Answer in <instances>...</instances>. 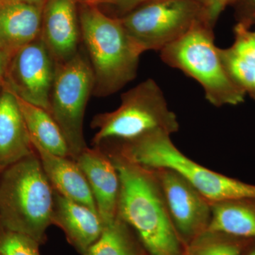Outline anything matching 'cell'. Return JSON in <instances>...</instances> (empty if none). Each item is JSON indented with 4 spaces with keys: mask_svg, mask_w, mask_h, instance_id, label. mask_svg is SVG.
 <instances>
[{
    "mask_svg": "<svg viewBox=\"0 0 255 255\" xmlns=\"http://www.w3.org/2000/svg\"><path fill=\"white\" fill-rule=\"evenodd\" d=\"M94 86L91 65L81 52L68 61L55 63L49 113L63 132L74 160L88 147L84 135L83 124Z\"/></svg>",
    "mask_w": 255,
    "mask_h": 255,
    "instance_id": "obj_7",
    "label": "cell"
},
{
    "mask_svg": "<svg viewBox=\"0 0 255 255\" xmlns=\"http://www.w3.org/2000/svg\"><path fill=\"white\" fill-rule=\"evenodd\" d=\"M152 170L158 179L172 223L186 246L209 228L211 203L177 172L167 169Z\"/></svg>",
    "mask_w": 255,
    "mask_h": 255,
    "instance_id": "obj_10",
    "label": "cell"
},
{
    "mask_svg": "<svg viewBox=\"0 0 255 255\" xmlns=\"http://www.w3.org/2000/svg\"><path fill=\"white\" fill-rule=\"evenodd\" d=\"M209 231L243 239H255V199L211 203Z\"/></svg>",
    "mask_w": 255,
    "mask_h": 255,
    "instance_id": "obj_17",
    "label": "cell"
},
{
    "mask_svg": "<svg viewBox=\"0 0 255 255\" xmlns=\"http://www.w3.org/2000/svg\"><path fill=\"white\" fill-rule=\"evenodd\" d=\"M43 6L0 4V51L10 55L41 36Z\"/></svg>",
    "mask_w": 255,
    "mask_h": 255,
    "instance_id": "obj_15",
    "label": "cell"
},
{
    "mask_svg": "<svg viewBox=\"0 0 255 255\" xmlns=\"http://www.w3.org/2000/svg\"><path fill=\"white\" fill-rule=\"evenodd\" d=\"M36 240L0 225V255H41Z\"/></svg>",
    "mask_w": 255,
    "mask_h": 255,
    "instance_id": "obj_22",
    "label": "cell"
},
{
    "mask_svg": "<svg viewBox=\"0 0 255 255\" xmlns=\"http://www.w3.org/2000/svg\"><path fill=\"white\" fill-rule=\"evenodd\" d=\"M220 55L231 78L255 100V65L246 63L233 54L229 48H219Z\"/></svg>",
    "mask_w": 255,
    "mask_h": 255,
    "instance_id": "obj_21",
    "label": "cell"
},
{
    "mask_svg": "<svg viewBox=\"0 0 255 255\" xmlns=\"http://www.w3.org/2000/svg\"><path fill=\"white\" fill-rule=\"evenodd\" d=\"M46 1V0H0V4L7 2H20L43 6Z\"/></svg>",
    "mask_w": 255,
    "mask_h": 255,
    "instance_id": "obj_27",
    "label": "cell"
},
{
    "mask_svg": "<svg viewBox=\"0 0 255 255\" xmlns=\"http://www.w3.org/2000/svg\"><path fill=\"white\" fill-rule=\"evenodd\" d=\"M102 147L118 171L119 217L136 234L149 255H184L185 247L171 220L155 172L113 148Z\"/></svg>",
    "mask_w": 255,
    "mask_h": 255,
    "instance_id": "obj_1",
    "label": "cell"
},
{
    "mask_svg": "<svg viewBox=\"0 0 255 255\" xmlns=\"http://www.w3.org/2000/svg\"><path fill=\"white\" fill-rule=\"evenodd\" d=\"M80 3H87V4H100L107 3L110 0H77Z\"/></svg>",
    "mask_w": 255,
    "mask_h": 255,
    "instance_id": "obj_28",
    "label": "cell"
},
{
    "mask_svg": "<svg viewBox=\"0 0 255 255\" xmlns=\"http://www.w3.org/2000/svg\"><path fill=\"white\" fill-rule=\"evenodd\" d=\"M247 240L206 230L188 243L184 255H241Z\"/></svg>",
    "mask_w": 255,
    "mask_h": 255,
    "instance_id": "obj_20",
    "label": "cell"
},
{
    "mask_svg": "<svg viewBox=\"0 0 255 255\" xmlns=\"http://www.w3.org/2000/svg\"><path fill=\"white\" fill-rule=\"evenodd\" d=\"M255 255V249H253V251L250 252L249 253H248V255Z\"/></svg>",
    "mask_w": 255,
    "mask_h": 255,
    "instance_id": "obj_29",
    "label": "cell"
},
{
    "mask_svg": "<svg viewBox=\"0 0 255 255\" xmlns=\"http://www.w3.org/2000/svg\"><path fill=\"white\" fill-rule=\"evenodd\" d=\"M234 1L236 0H201L204 19L214 26L216 19L225 7Z\"/></svg>",
    "mask_w": 255,
    "mask_h": 255,
    "instance_id": "obj_24",
    "label": "cell"
},
{
    "mask_svg": "<svg viewBox=\"0 0 255 255\" xmlns=\"http://www.w3.org/2000/svg\"><path fill=\"white\" fill-rule=\"evenodd\" d=\"M229 49L240 59L255 65V37L245 23H238L235 28V41Z\"/></svg>",
    "mask_w": 255,
    "mask_h": 255,
    "instance_id": "obj_23",
    "label": "cell"
},
{
    "mask_svg": "<svg viewBox=\"0 0 255 255\" xmlns=\"http://www.w3.org/2000/svg\"><path fill=\"white\" fill-rule=\"evenodd\" d=\"M10 56L11 55L7 53L0 51V91L2 88L3 84H4L5 74H6Z\"/></svg>",
    "mask_w": 255,
    "mask_h": 255,
    "instance_id": "obj_26",
    "label": "cell"
},
{
    "mask_svg": "<svg viewBox=\"0 0 255 255\" xmlns=\"http://www.w3.org/2000/svg\"><path fill=\"white\" fill-rule=\"evenodd\" d=\"M36 152L14 94L0 91V165L6 168Z\"/></svg>",
    "mask_w": 255,
    "mask_h": 255,
    "instance_id": "obj_14",
    "label": "cell"
},
{
    "mask_svg": "<svg viewBox=\"0 0 255 255\" xmlns=\"http://www.w3.org/2000/svg\"><path fill=\"white\" fill-rule=\"evenodd\" d=\"M155 0H110L108 4H114L121 12L127 14L140 5Z\"/></svg>",
    "mask_w": 255,
    "mask_h": 255,
    "instance_id": "obj_25",
    "label": "cell"
},
{
    "mask_svg": "<svg viewBox=\"0 0 255 255\" xmlns=\"http://www.w3.org/2000/svg\"><path fill=\"white\" fill-rule=\"evenodd\" d=\"M253 35H254V36L255 37V31H253Z\"/></svg>",
    "mask_w": 255,
    "mask_h": 255,
    "instance_id": "obj_31",
    "label": "cell"
},
{
    "mask_svg": "<svg viewBox=\"0 0 255 255\" xmlns=\"http://www.w3.org/2000/svg\"><path fill=\"white\" fill-rule=\"evenodd\" d=\"M86 177L97 211L107 225L118 216L120 179L107 151L101 146L87 147L75 159Z\"/></svg>",
    "mask_w": 255,
    "mask_h": 255,
    "instance_id": "obj_12",
    "label": "cell"
},
{
    "mask_svg": "<svg viewBox=\"0 0 255 255\" xmlns=\"http://www.w3.org/2000/svg\"><path fill=\"white\" fill-rule=\"evenodd\" d=\"M91 126L97 130L93 146L130 142L155 132L172 135L179 127L177 115L169 110L163 92L152 79L122 94L118 108L97 114Z\"/></svg>",
    "mask_w": 255,
    "mask_h": 255,
    "instance_id": "obj_6",
    "label": "cell"
},
{
    "mask_svg": "<svg viewBox=\"0 0 255 255\" xmlns=\"http://www.w3.org/2000/svg\"><path fill=\"white\" fill-rule=\"evenodd\" d=\"M16 97L31 140L53 155L72 158L63 132L51 114Z\"/></svg>",
    "mask_w": 255,
    "mask_h": 255,
    "instance_id": "obj_18",
    "label": "cell"
},
{
    "mask_svg": "<svg viewBox=\"0 0 255 255\" xmlns=\"http://www.w3.org/2000/svg\"><path fill=\"white\" fill-rule=\"evenodd\" d=\"M171 135L155 132L114 147L127 159L151 169H167L192 184L211 203L255 199V185L217 173L196 163L174 145Z\"/></svg>",
    "mask_w": 255,
    "mask_h": 255,
    "instance_id": "obj_4",
    "label": "cell"
},
{
    "mask_svg": "<svg viewBox=\"0 0 255 255\" xmlns=\"http://www.w3.org/2000/svg\"><path fill=\"white\" fill-rule=\"evenodd\" d=\"M53 194L36 152L8 166L0 177V225L45 244Z\"/></svg>",
    "mask_w": 255,
    "mask_h": 255,
    "instance_id": "obj_3",
    "label": "cell"
},
{
    "mask_svg": "<svg viewBox=\"0 0 255 255\" xmlns=\"http://www.w3.org/2000/svg\"><path fill=\"white\" fill-rule=\"evenodd\" d=\"M203 18L200 0H155L119 19L142 51H161L177 41Z\"/></svg>",
    "mask_w": 255,
    "mask_h": 255,
    "instance_id": "obj_8",
    "label": "cell"
},
{
    "mask_svg": "<svg viewBox=\"0 0 255 255\" xmlns=\"http://www.w3.org/2000/svg\"><path fill=\"white\" fill-rule=\"evenodd\" d=\"M4 170V168L0 165V177H1V174L2 173V171Z\"/></svg>",
    "mask_w": 255,
    "mask_h": 255,
    "instance_id": "obj_30",
    "label": "cell"
},
{
    "mask_svg": "<svg viewBox=\"0 0 255 255\" xmlns=\"http://www.w3.org/2000/svg\"><path fill=\"white\" fill-rule=\"evenodd\" d=\"M42 167L54 190L98 212L91 189L76 161L53 155L32 140Z\"/></svg>",
    "mask_w": 255,
    "mask_h": 255,
    "instance_id": "obj_16",
    "label": "cell"
},
{
    "mask_svg": "<svg viewBox=\"0 0 255 255\" xmlns=\"http://www.w3.org/2000/svg\"><path fill=\"white\" fill-rule=\"evenodd\" d=\"M52 225L65 233L67 240L82 255L98 241L105 224L98 212L54 190Z\"/></svg>",
    "mask_w": 255,
    "mask_h": 255,
    "instance_id": "obj_13",
    "label": "cell"
},
{
    "mask_svg": "<svg viewBox=\"0 0 255 255\" xmlns=\"http://www.w3.org/2000/svg\"><path fill=\"white\" fill-rule=\"evenodd\" d=\"M213 28L199 18L186 34L159 51L161 58L199 83L211 105H240L247 94L226 70L215 44Z\"/></svg>",
    "mask_w": 255,
    "mask_h": 255,
    "instance_id": "obj_5",
    "label": "cell"
},
{
    "mask_svg": "<svg viewBox=\"0 0 255 255\" xmlns=\"http://www.w3.org/2000/svg\"><path fill=\"white\" fill-rule=\"evenodd\" d=\"M82 41L93 72V95L117 93L137 75L143 53L118 18L107 16L98 5L80 3Z\"/></svg>",
    "mask_w": 255,
    "mask_h": 255,
    "instance_id": "obj_2",
    "label": "cell"
},
{
    "mask_svg": "<svg viewBox=\"0 0 255 255\" xmlns=\"http://www.w3.org/2000/svg\"><path fill=\"white\" fill-rule=\"evenodd\" d=\"M78 4L77 0H46L43 6L41 37L55 63L68 61L80 51Z\"/></svg>",
    "mask_w": 255,
    "mask_h": 255,
    "instance_id": "obj_11",
    "label": "cell"
},
{
    "mask_svg": "<svg viewBox=\"0 0 255 255\" xmlns=\"http://www.w3.org/2000/svg\"><path fill=\"white\" fill-rule=\"evenodd\" d=\"M139 242L131 228L118 216L105 225L102 236L85 255H142Z\"/></svg>",
    "mask_w": 255,
    "mask_h": 255,
    "instance_id": "obj_19",
    "label": "cell"
},
{
    "mask_svg": "<svg viewBox=\"0 0 255 255\" xmlns=\"http://www.w3.org/2000/svg\"><path fill=\"white\" fill-rule=\"evenodd\" d=\"M55 62L41 37L10 56L3 87L49 112Z\"/></svg>",
    "mask_w": 255,
    "mask_h": 255,
    "instance_id": "obj_9",
    "label": "cell"
}]
</instances>
